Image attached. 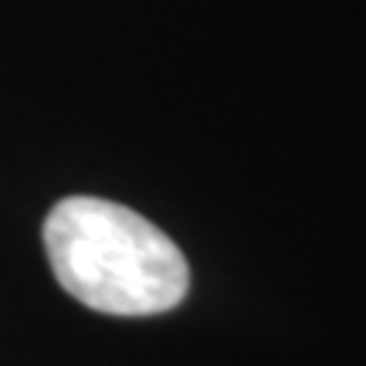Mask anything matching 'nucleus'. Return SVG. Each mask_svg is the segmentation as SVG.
<instances>
[{
  "mask_svg": "<svg viewBox=\"0 0 366 366\" xmlns=\"http://www.w3.org/2000/svg\"><path fill=\"white\" fill-rule=\"evenodd\" d=\"M58 285L102 315H159L190 288L183 251L153 221L102 197H65L44 221Z\"/></svg>",
  "mask_w": 366,
  "mask_h": 366,
  "instance_id": "f257e3e1",
  "label": "nucleus"
}]
</instances>
